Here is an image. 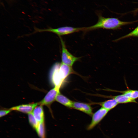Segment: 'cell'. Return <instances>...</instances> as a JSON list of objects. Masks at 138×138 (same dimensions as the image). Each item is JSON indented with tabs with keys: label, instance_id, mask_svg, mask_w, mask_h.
Instances as JSON below:
<instances>
[{
	"label": "cell",
	"instance_id": "cell-7",
	"mask_svg": "<svg viewBox=\"0 0 138 138\" xmlns=\"http://www.w3.org/2000/svg\"><path fill=\"white\" fill-rule=\"evenodd\" d=\"M38 105V102L22 104L13 107L9 109L11 111H16L28 114L32 112L34 109Z\"/></svg>",
	"mask_w": 138,
	"mask_h": 138
},
{
	"label": "cell",
	"instance_id": "cell-1",
	"mask_svg": "<svg viewBox=\"0 0 138 138\" xmlns=\"http://www.w3.org/2000/svg\"><path fill=\"white\" fill-rule=\"evenodd\" d=\"M52 68V80L55 86L60 88L65 79L70 74L74 73L72 67L62 63H56Z\"/></svg>",
	"mask_w": 138,
	"mask_h": 138
},
{
	"label": "cell",
	"instance_id": "cell-8",
	"mask_svg": "<svg viewBox=\"0 0 138 138\" xmlns=\"http://www.w3.org/2000/svg\"><path fill=\"white\" fill-rule=\"evenodd\" d=\"M72 108L82 111L90 116H92L93 114L92 108L88 103L73 101Z\"/></svg>",
	"mask_w": 138,
	"mask_h": 138
},
{
	"label": "cell",
	"instance_id": "cell-15",
	"mask_svg": "<svg viewBox=\"0 0 138 138\" xmlns=\"http://www.w3.org/2000/svg\"><path fill=\"white\" fill-rule=\"evenodd\" d=\"M29 122L32 127L35 130L37 128L39 123L35 119L32 112L28 114Z\"/></svg>",
	"mask_w": 138,
	"mask_h": 138
},
{
	"label": "cell",
	"instance_id": "cell-4",
	"mask_svg": "<svg viewBox=\"0 0 138 138\" xmlns=\"http://www.w3.org/2000/svg\"><path fill=\"white\" fill-rule=\"evenodd\" d=\"M62 46V63L72 67L80 57H76L70 53L67 49L65 43L61 37H59Z\"/></svg>",
	"mask_w": 138,
	"mask_h": 138
},
{
	"label": "cell",
	"instance_id": "cell-6",
	"mask_svg": "<svg viewBox=\"0 0 138 138\" xmlns=\"http://www.w3.org/2000/svg\"><path fill=\"white\" fill-rule=\"evenodd\" d=\"M60 88L55 86L48 92L42 100L38 102V105L50 107L51 104L55 100L57 95L60 92Z\"/></svg>",
	"mask_w": 138,
	"mask_h": 138
},
{
	"label": "cell",
	"instance_id": "cell-9",
	"mask_svg": "<svg viewBox=\"0 0 138 138\" xmlns=\"http://www.w3.org/2000/svg\"><path fill=\"white\" fill-rule=\"evenodd\" d=\"M36 119L39 123L44 122V114L42 106L36 107L32 112Z\"/></svg>",
	"mask_w": 138,
	"mask_h": 138
},
{
	"label": "cell",
	"instance_id": "cell-12",
	"mask_svg": "<svg viewBox=\"0 0 138 138\" xmlns=\"http://www.w3.org/2000/svg\"><path fill=\"white\" fill-rule=\"evenodd\" d=\"M102 107L109 111L114 108L119 103L114 99H111L99 103Z\"/></svg>",
	"mask_w": 138,
	"mask_h": 138
},
{
	"label": "cell",
	"instance_id": "cell-13",
	"mask_svg": "<svg viewBox=\"0 0 138 138\" xmlns=\"http://www.w3.org/2000/svg\"><path fill=\"white\" fill-rule=\"evenodd\" d=\"M113 91L119 92L122 93L126 96L135 100L138 98V90L128 89L124 91H119L112 90Z\"/></svg>",
	"mask_w": 138,
	"mask_h": 138
},
{
	"label": "cell",
	"instance_id": "cell-14",
	"mask_svg": "<svg viewBox=\"0 0 138 138\" xmlns=\"http://www.w3.org/2000/svg\"><path fill=\"white\" fill-rule=\"evenodd\" d=\"M36 130L40 138H45L44 122L39 123Z\"/></svg>",
	"mask_w": 138,
	"mask_h": 138
},
{
	"label": "cell",
	"instance_id": "cell-2",
	"mask_svg": "<svg viewBox=\"0 0 138 138\" xmlns=\"http://www.w3.org/2000/svg\"><path fill=\"white\" fill-rule=\"evenodd\" d=\"M98 21L95 25L87 27H84L83 31L87 32L99 28L114 29L121 26L131 23V22L120 21L115 18H105L99 13H97Z\"/></svg>",
	"mask_w": 138,
	"mask_h": 138
},
{
	"label": "cell",
	"instance_id": "cell-16",
	"mask_svg": "<svg viewBox=\"0 0 138 138\" xmlns=\"http://www.w3.org/2000/svg\"><path fill=\"white\" fill-rule=\"evenodd\" d=\"M132 36L138 37V26L134 30L128 34L122 37L121 38L117 39L118 40L126 37Z\"/></svg>",
	"mask_w": 138,
	"mask_h": 138
},
{
	"label": "cell",
	"instance_id": "cell-10",
	"mask_svg": "<svg viewBox=\"0 0 138 138\" xmlns=\"http://www.w3.org/2000/svg\"><path fill=\"white\" fill-rule=\"evenodd\" d=\"M107 98L113 99L119 103H126L130 102L137 103L135 100L129 98L122 94L116 96H108Z\"/></svg>",
	"mask_w": 138,
	"mask_h": 138
},
{
	"label": "cell",
	"instance_id": "cell-5",
	"mask_svg": "<svg viewBox=\"0 0 138 138\" xmlns=\"http://www.w3.org/2000/svg\"><path fill=\"white\" fill-rule=\"evenodd\" d=\"M109 111L101 107L93 113L91 122L87 127V130H90L95 127L103 119Z\"/></svg>",
	"mask_w": 138,
	"mask_h": 138
},
{
	"label": "cell",
	"instance_id": "cell-3",
	"mask_svg": "<svg viewBox=\"0 0 138 138\" xmlns=\"http://www.w3.org/2000/svg\"><path fill=\"white\" fill-rule=\"evenodd\" d=\"M84 27L76 28L70 26H64L56 28H50L44 29H35L34 32H49L55 33L59 37L71 34L80 31H83Z\"/></svg>",
	"mask_w": 138,
	"mask_h": 138
},
{
	"label": "cell",
	"instance_id": "cell-17",
	"mask_svg": "<svg viewBox=\"0 0 138 138\" xmlns=\"http://www.w3.org/2000/svg\"><path fill=\"white\" fill-rule=\"evenodd\" d=\"M11 110L9 109H2L0 111V117H3L9 113Z\"/></svg>",
	"mask_w": 138,
	"mask_h": 138
},
{
	"label": "cell",
	"instance_id": "cell-11",
	"mask_svg": "<svg viewBox=\"0 0 138 138\" xmlns=\"http://www.w3.org/2000/svg\"><path fill=\"white\" fill-rule=\"evenodd\" d=\"M55 100L64 106L69 108H72L73 102L60 93L57 95Z\"/></svg>",
	"mask_w": 138,
	"mask_h": 138
}]
</instances>
